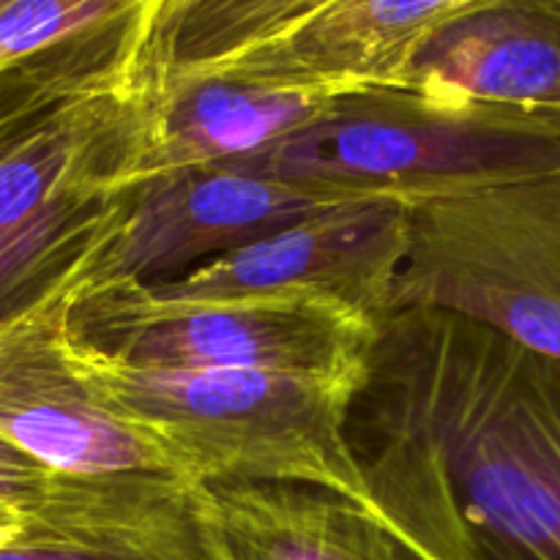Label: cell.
Instances as JSON below:
<instances>
[{"mask_svg":"<svg viewBox=\"0 0 560 560\" xmlns=\"http://www.w3.org/2000/svg\"><path fill=\"white\" fill-rule=\"evenodd\" d=\"M148 14H151V11H148Z\"/></svg>","mask_w":560,"mask_h":560,"instance_id":"cell-19","label":"cell"},{"mask_svg":"<svg viewBox=\"0 0 560 560\" xmlns=\"http://www.w3.org/2000/svg\"><path fill=\"white\" fill-rule=\"evenodd\" d=\"M0 3H3V0H0Z\"/></svg>","mask_w":560,"mask_h":560,"instance_id":"cell-20","label":"cell"},{"mask_svg":"<svg viewBox=\"0 0 560 560\" xmlns=\"http://www.w3.org/2000/svg\"><path fill=\"white\" fill-rule=\"evenodd\" d=\"M468 3L474 0H331L279 36L200 71L326 91L399 85L427 33Z\"/></svg>","mask_w":560,"mask_h":560,"instance_id":"cell-14","label":"cell"},{"mask_svg":"<svg viewBox=\"0 0 560 560\" xmlns=\"http://www.w3.org/2000/svg\"><path fill=\"white\" fill-rule=\"evenodd\" d=\"M151 9L153 0H3L0 69Z\"/></svg>","mask_w":560,"mask_h":560,"instance_id":"cell-16","label":"cell"},{"mask_svg":"<svg viewBox=\"0 0 560 560\" xmlns=\"http://www.w3.org/2000/svg\"><path fill=\"white\" fill-rule=\"evenodd\" d=\"M0 435L55 476L184 479L173 454L82 375L66 337V295L0 334Z\"/></svg>","mask_w":560,"mask_h":560,"instance_id":"cell-8","label":"cell"},{"mask_svg":"<svg viewBox=\"0 0 560 560\" xmlns=\"http://www.w3.org/2000/svg\"><path fill=\"white\" fill-rule=\"evenodd\" d=\"M27 525V517L20 512H11V509H0V547L9 545V541H14L16 536L25 530Z\"/></svg>","mask_w":560,"mask_h":560,"instance_id":"cell-18","label":"cell"},{"mask_svg":"<svg viewBox=\"0 0 560 560\" xmlns=\"http://www.w3.org/2000/svg\"><path fill=\"white\" fill-rule=\"evenodd\" d=\"M55 485V474L0 435V509L31 517Z\"/></svg>","mask_w":560,"mask_h":560,"instance_id":"cell-17","label":"cell"},{"mask_svg":"<svg viewBox=\"0 0 560 560\" xmlns=\"http://www.w3.org/2000/svg\"><path fill=\"white\" fill-rule=\"evenodd\" d=\"M381 323L301 293L167 299L148 284H102L66 295L74 348L142 370H249L359 388Z\"/></svg>","mask_w":560,"mask_h":560,"instance_id":"cell-5","label":"cell"},{"mask_svg":"<svg viewBox=\"0 0 560 560\" xmlns=\"http://www.w3.org/2000/svg\"><path fill=\"white\" fill-rule=\"evenodd\" d=\"M408 246L410 206L342 200L153 290L167 299L301 293L383 323Z\"/></svg>","mask_w":560,"mask_h":560,"instance_id":"cell-9","label":"cell"},{"mask_svg":"<svg viewBox=\"0 0 560 560\" xmlns=\"http://www.w3.org/2000/svg\"><path fill=\"white\" fill-rule=\"evenodd\" d=\"M334 202L342 200L233 164L148 175L129 184L118 219L71 290L159 288Z\"/></svg>","mask_w":560,"mask_h":560,"instance_id":"cell-7","label":"cell"},{"mask_svg":"<svg viewBox=\"0 0 560 560\" xmlns=\"http://www.w3.org/2000/svg\"><path fill=\"white\" fill-rule=\"evenodd\" d=\"M145 33L140 11L0 69V334L69 293L124 208Z\"/></svg>","mask_w":560,"mask_h":560,"instance_id":"cell-2","label":"cell"},{"mask_svg":"<svg viewBox=\"0 0 560 560\" xmlns=\"http://www.w3.org/2000/svg\"><path fill=\"white\" fill-rule=\"evenodd\" d=\"M397 310H443L560 361V170L410 206Z\"/></svg>","mask_w":560,"mask_h":560,"instance_id":"cell-6","label":"cell"},{"mask_svg":"<svg viewBox=\"0 0 560 560\" xmlns=\"http://www.w3.org/2000/svg\"><path fill=\"white\" fill-rule=\"evenodd\" d=\"M0 560H208L191 485L164 474L55 476Z\"/></svg>","mask_w":560,"mask_h":560,"instance_id":"cell-12","label":"cell"},{"mask_svg":"<svg viewBox=\"0 0 560 560\" xmlns=\"http://www.w3.org/2000/svg\"><path fill=\"white\" fill-rule=\"evenodd\" d=\"M233 167L334 200L405 206L560 170V115L397 85L339 91L326 113Z\"/></svg>","mask_w":560,"mask_h":560,"instance_id":"cell-3","label":"cell"},{"mask_svg":"<svg viewBox=\"0 0 560 560\" xmlns=\"http://www.w3.org/2000/svg\"><path fill=\"white\" fill-rule=\"evenodd\" d=\"M82 375L151 432L189 485H310L372 506L348 435L359 388L249 370H142L71 345Z\"/></svg>","mask_w":560,"mask_h":560,"instance_id":"cell-4","label":"cell"},{"mask_svg":"<svg viewBox=\"0 0 560 560\" xmlns=\"http://www.w3.org/2000/svg\"><path fill=\"white\" fill-rule=\"evenodd\" d=\"M348 435L430 560H560V361L443 310L381 323Z\"/></svg>","mask_w":560,"mask_h":560,"instance_id":"cell-1","label":"cell"},{"mask_svg":"<svg viewBox=\"0 0 560 560\" xmlns=\"http://www.w3.org/2000/svg\"><path fill=\"white\" fill-rule=\"evenodd\" d=\"M397 88L560 115V0H474L427 33Z\"/></svg>","mask_w":560,"mask_h":560,"instance_id":"cell-10","label":"cell"},{"mask_svg":"<svg viewBox=\"0 0 560 560\" xmlns=\"http://www.w3.org/2000/svg\"><path fill=\"white\" fill-rule=\"evenodd\" d=\"M208 560H430L372 506L310 485H191Z\"/></svg>","mask_w":560,"mask_h":560,"instance_id":"cell-11","label":"cell"},{"mask_svg":"<svg viewBox=\"0 0 560 560\" xmlns=\"http://www.w3.org/2000/svg\"><path fill=\"white\" fill-rule=\"evenodd\" d=\"M331 0H153L142 66L151 80L191 74L299 25Z\"/></svg>","mask_w":560,"mask_h":560,"instance_id":"cell-15","label":"cell"},{"mask_svg":"<svg viewBox=\"0 0 560 560\" xmlns=\"http://www.w3.org/2000/svg\"><path fill=\"white\" fill-rule=\"evenodd\" d=\"M148 129L131 184L184 167L257 156L320 118L339 91L224 71L148 80Z\"/></svg>","mask_w":560,"mask_h":560,"instance_id":"cell-13","label":"cell"}]
</instances>
